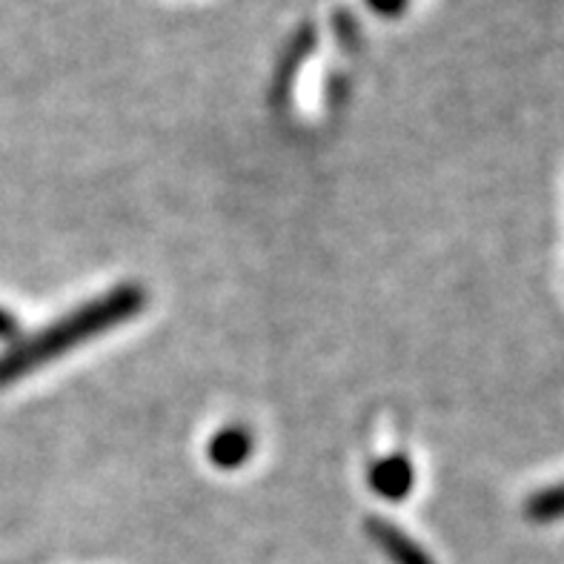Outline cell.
Here are the masks:
<instances>
[{
  "instance_id": "cell-1",
  "label": "cell",
  "mask_w": 564,
  "mask_h": 564,
  "mask_svg": "<svg viewBox=\"0 0 564 564\" xmlns=\"http://www.w3.org/2000/svg\"><path fill=\"white\" fill-rule=\"evenodd\" d=\"M147 290L141 284H118L98 299H89L64 313L32 336H21L0 352V387L21 381L29 372L52 365L69 350H78L86 341L100 338L109 329L132 322L147 307Z\"/></svg>"
},
{
  "instance_id": "cell-2",
  "label": "cell",
  "mask_w": 564,
  "mask_h": 564,
  "mask_svg": "<svg viewBox=\"0 0 564 564\" xmlns=\"http://www.w3.org/2000/svg\"><path fill=\"white\" fill-rule=\"evenodd\" d=\"M365 530L367 536L372 539V544L390 558V564H436L433 556L410 533H404L399 524L387 522L381 516H370Z\"/></svg>"
},
{
  "instance_id": "cell-3",
  "label": "cell",
  "mask_w": 564,
  "mask_h": 564,
  "mask_svg": "<svg viewBox=\"0 0 564 564\" xmlns=\"http://www.w3.org/2000/svg\"><path fill=\"white\" fill-rule=\"evenodd\" d=\"M367 485L372 487V494L384 501H404L415 487V467L408 456L393 453L379 462H372L367 470Z\"/></svg>"
},
{
  "instance_id": "cell-4",
  "label": "cell",
  "mask_w": 564,
  "mask_h": 564,
  "mask_svg": "<svg viewBox=\"0 0 564 564\" xmlns=\"http://www.w3.org/2000/svg\"><path fill=\"white\" fill-rule=\"evenodd\" d=\"M252 453H256V438L252 430L243 424L221 427L207 444V458L218 470H238L250 462Z\"/></svg>"
},
{
  "instance_id": "cell-5",
  "label": "cell",
  "mask_w": 564,
  "mask_h": 564,
  "mask_svg": "<svg viewBox=\"0 0 564 564\" xmlns=\"http://www.w3.org/2000/svg\"><path fill=\"white\" fill-rule=\"evenodd\" d=\"M524 516L533 524L564 522V479L539 487L536 494H530L528 501H524Z\"/></svg>"
},
{
  "instance_id": "cell-6",
  "label": "cell",
  "mask_w": 564,
  "mask_h": 564,
  "mask_svg": "<svg viewBox=\"0 0 564 564\" xmlns=\"http://www.w3.org/2000/svg\"><path fill=\"white\" fill-rule=\"evenodd\" d=\"M21 338V322H18V315L12 310L0 307V341L14 344Z\"/></svg>"
},
{
  "instance_id": "cell-7",
  "label": "cell",
  "mask_w": 564,
  "mask_h": 564,
  "mask_svg": "<svg viewBox=\"0 0 564 564\" xmlns=\"http://www.w3.org/2000/svg\"><path fill=\"white\" fill-rule=\"evenodd\" d=\"M367 7L379 18H399L408 9V0H367Z\"/></svg>"
}]
</instances>
